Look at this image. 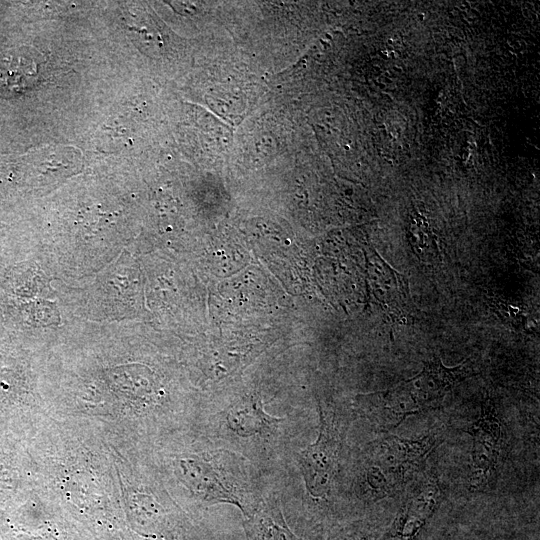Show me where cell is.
<instances>
[{
    "mask_svg": "<svg viewBox=\"0 0 540 540\" xmlns=\"http://www.w3.org/2000/svg\"><path fill=\"white\" fill-rule=\"evenodd\" d=\"M320 422L318 439L299 455L306 488L316 498H323L329 492L342 439L333 415L321 410Z\"/></svg>",
    "mask_w": 540,
    "mask_h": 540,
    "instance_id": "cell-2",
    "label": "cell"
},
{
    "mask_svg": "<svg viewBox=\"0 0 540 540\" xmlns=\"http://www.w3.org/2000/svg\"><path fill=\"white\" fill-rule=\"evenodd\" d=\"M248 540H297L275 506L264 503L253 515H246Z\"/></svg>",
    "mask_w": 540,
    "mask_h": 540,
    "instance_id": "cell-6",
    "label": "cell"
},
{
    "mask_svg": "<svg viewBox=\"0 0 540 540\" xmlns=\"http://www.w3.org/2000/svg\"><path fill=\"white\" fill-rule=\"evenodd\" d=\"M439 442V435L432 433L418 439H403L394 435L383 437L373 447L372 465L396 492Z\"/></svg>",
    "mask_w": 540,
    "mask_h": 540,
    "instance_id": "cell-1",
    "label": "cell"
},
{
    "mask_svg": "<svg viewBox=\"0 0 540 540\" xmlns=\"http://www.w3.org/2000/svg\"><path fill=\"white\" fill-rule=\"evenodd\" d=\"M437 506L438 502L431 493L417 489L379 540H415Z\"/></svg>",
    "mask_w": 540,
    "mask_h": 540,
    "instance_id": "cell-5",
    "label": "cell"
},
{
    "mask_svg": "<svg viewBox=\"0 0 540 540\" xmlns=\"http://www.w3.org/2000/svg\"><path fill=\"white\" fill-rule=\"evenodd\" d=\"M280 420L265 413L261 403L257 400L238 404L230 410L227 416L229 427L244 437L269 433L276 428Z\"/></svg>",
    "mask_w": 540,
    "mask_h": 540,
    "instance_id": "cell-7",
    "label": "cell"
},
{
    "mask_svg": "<svg viewBox=\"0 0 540 540\" xmlns=\"http://www.w3.org/2000/svg\"><path fill=\"white\" fill-rule=\"evenodd\" d=\"M468 432L472 437L470 489L479 491L493 480L500 451L501 424L490 398L482 403L480 416Z\"/></svg>",
    "mask_w": 540,
    "mask_h": 540,
    "instance_id": "cell-3",
    "label": "cell"
},
{
    "mask_svg": "<svg viewBox=\"0 0 540 540\" xmlns=\"http://www.w3.org/2000/svg\"><path fill=\"white\" fill-rule=\"evenodd\" d=\"M351 540H374V538L371 535H365Z\"/></svg>",
    "mask_w": 540,
    "mask_h": 540,
    "instance_id": "cell-9",
    "label": "cell"
},
{
    "mask_svg": "<svg viewBox=\"0 0 540 540\" xmlns=\"http://www.w3.org/2000/svg\"><path fill=\"white\" fill-rule=\"evenodd\" d=\"M473 374L468 360L455 367L445 366L438 356L424 362L422 370L401 381L421 409L440 407L446 395L461 381Z\"/></svg>",
    "mask_w": 540,
    "mask_h": 540,
    "instance_id": "cell-4",
    "label": "cell"
},
{
    "mask_svg": "<svg viewBox=\"0 0 540 540\" xmlns=\"http://www.w3.org/2000/svg\"><path fill=\"white\" fill-rule=\"evenodd\" d=\"M37 63L27 52L14 51L0 59V91L20 92L35 82Z\"/></svg>",
    "mask_w": 540,
    "mask_h": 540,
    "instance_id": "cell-8",
    "label": "cell"
}]
</instances>
